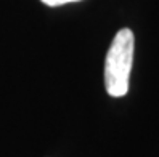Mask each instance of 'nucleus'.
<instances>
[{"mask_svg":"<svg viewBox=\"0 0 159 157\" xmlns=\"http://www.w3.org/2000/svg\"><path fill=\"white\" fill-rule=\"evenodd\" d=\"M135 37L130 29H120L106 55L105 61V85L109 96L120 98L129 91V79L134 63Z\"/></svg>","mask_w":159,"mask_h":157,"instance_id":"1","label":"nucleus"},{"mask_svg":"<svg viewBox=\"0 0 159 157\" xmlns=\"http://www.w3.org/2000/svg\"><path fill=\"white\" fill-rule=\"evenodd\" d=\"M45 5L48 7H60V5H66V3H72V2H79V0H40Z\"/></svg>","mask_w":159,"mask_h":157,"instance_id":"2","label":"nucleus"}]
</instances>
